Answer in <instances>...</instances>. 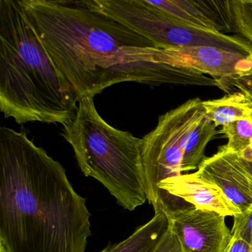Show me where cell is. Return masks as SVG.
<instances>
[{"label":"cell","instance_id":"cell-1","mask_svg":"<svg viewBox=\"0 0 252 252\" xmlns=\"http://www.w3.org/2000/svg\"><path fill=\"white\" fill-rule=\"evenodd\" d=\"M62 76L79 100L117 84L218 87L219 81L163 61L152 41L91 0H20Z\"/></svg>","mask_w":252,"mask_h":252},{"label":"cell","instance_id":"cell-2","mask_svg":"<svg viewBox=\"0 0 252 252\" xmlns=\"http://www.w3.org/2000/svg\"><path fill=\"white\" fill-rule=\"evenodd\" d=\"M91 217L60 162L0 128V252H85Z\"/></svg>","mask_w":252,"mask_h":252},{"label":"cell","instance_id":"cell-3","mask_svg":"<svg viewBox=\"0 0 252 252\" xmlns=\"http://www.w3.org/2000/svg\"><path fill=\"white\" fill-rule=\"evenodd\" d=\"M79 98L56 67L20 0H0V110L19 125L60 124Z\"/></svg>","mask_w":252,"mask_h":252},{"label":"cell","instance_id":"cell-4","mask_svg":"<svg viewBox=\"0 0 252 252\" xmlns=\"http://www.w3.org/2000/svg\"><path fill=\"white\" fill-rule=\"evenodd\" d=\"M63 135L82 173L101 183L118 204L134 211L147 201L142 138L109 125L98 113L94 96L79 100Z\"/></svg>","mask_w":252,"mask_h":252},{"label":"cell","instance_id":"cell-5","mask_svg":"<svg viewBox=\"0 0 252 252\" xmlns=\"http://www.w3.org/2000/svg\"><path fill=\"white\" fill-rule=\"evenodd\" d=\"M91 2L162 49L212 46L252 55V44L241 36L191 27L162 12L149 0H91Z\"/></svg>","mask_w":252,"mask_h":252},{"label":"cell","instance_id":"cell-6","mask_svg":"<svg viewBox=\"0 0 252 252\" xmlns=\"http://www.w3.org/2000/svg\"><path fill=\"white\" fill-rule=\"evenodd\" d=\"M202 100H188L158 118L156 127L142 138L147 200L151 204L158 187L184 174V153L193 127L204 113Z\"/></svg>","mask_w":252,"mask_h":252},{"label":"cell","instance_id":"cell-7","mask_svg":"<svg viewBox=\"0 0 252 252\" xmlns=\"http://www.w3.org/2000/svg\"><path fill=\"white\" fill-rule=\"evenodd\" d=\"M166 217L184 252H223L231 240L225 217L215 212L189 205Z\"/></svg>","mask_w":252,"mask_h":252},{"label":"cell","instance_id":"cell-8","mask_svg":"<svg viewBox=\"0 0 252 252\" xmlns=\"http://www.w3.org/2000/svg\"><path fill=\"white\" fill-rule=\"evenodd\" d=\"M166 64L198 72L215 79H229L252 70V55L212 46L163 50Z\"/></svg>","mask_w":252,"mask_h":252},{"label":"cell","instance_id":"cell-9","mask_svg":"<svg viewBox=\"0 0 252 252\" xmlns=\"http://www.w3.org/2000/svg\"><path fill=\"white\" fill-rule=\"evenodd\" d=\"M197 172L219 187L240 212L252 206V192L249 182L237 164L234 153L225 145L219 147L213 156L205 158Z\"/></svg>","mask_w":252,"mask_h":252},{"label":"cell","instance_id":"cell-10","mask_svg":"<svg viewBox=\"0 0 252 252\" xmlns=\"http://www.w3.org/2000/svg\"><path fill=\"white\" fill-rule=\"evenodd\" d=\"M149 2L162 12L191 27L222 33L232 32L225 1L149 0Z\"/></svg>","mask_w":252,"mask_h":252},{"label":"cell","instance_id":"cell-11","mask_svg":"<svg viewBox=\"0 0 252 252\" xmlns=\"http://www.w3.org/2000/svg\"><path fill=\"white\" fill-rule=\"evenodd\" d=\"M205 115L216 127L252 116V102L243 94L231 93L218 99L202 101Z\"/></svg>","mask_w":252,"mask_h":252},{"label":"cell","instance_id":"cell-12","mask_svg":"<svg viewBox=\"0 0 252 252\" xmlns=\"http://www.w3.org/2000/svg\"><path fill=\"white\" fill-rule=\"evenodd\" d=\"M168 228L166 215L163 212H155L150 220L138 227L127 238L110 245L108 252H152Z\"/></svg>","mask_w":252,"mask_h":252},{"label":"cell","instance_id":"cell-13","mask_svg":"<svg viewBox=\"0 0 252 252\" xmlns=\"http://www.w3.org/2000/svg\"><path fill=\"white\" fill-rule=\"evenodd\" d=\"M219 133L223 134L228 139L225 145L227 149L233 153H240L252 142V116L222 126Z\"/></svg>","mask_w":252,"mask_h":252},{"label":"cell","instance_id":"cell-14","mask_svg":"<svg viewBox=\"0 0 252 252\" xmlns=\"http://www.w3.org/2000/svg\"><path fill=\"white\" fill-rule=\"evenodd\" d=\"M219 81L220 89L228 94L239 92L243 94L252 102V70L235 77L229 79H220Z\"/></svg>","mask_w":252,"mask_h":252},{"label":"cell","instance_id":"cell-15","mask_svg":"<svg viewBox=\"0 0 252 252\" xmlns=\"http://www.w3.org/2000/svg\"><path fill=\"white\" fill-rule=\"evenodd\" d=\"M233 218L234 222L231 230V236L241 239L252 246V206Z\"/></svg>","mask_w":252,"mask_h":252},{"label":"cell","instance_id":"cell-16","mask_svg":"<svg viewBox=\"0 0 252 252\" xmlns=\"http://www.w3.org/2000/svg\"><path fill=\"white\" fill-rule=\"evenodd\" d=\"M234 153L237 164L246 176L252 192V142L240 153Z\"/></svg>","mask_w":252,"mask_h":252},{"label":"cell","instance_id":"cell-17","mask_svg":"<svg viewBox=\"0 0 252 252\" xmlns=\"http://www.w3.org/2000/svg\"><path fill=\"white\" fill-rule=\"evenodd\" d=\"M152 252H184L176 237L170 228H168Z\"/></svg>","mask_w":252,"mask_h":252},{"label":"cell","instance_id":"cell-18","mask_svg":"<svg viewBox=\"0 0 252 252\" xmlns=\"http://www.w3.org/2000/svg\"><path fill=\"white\" fill-rule=\"evenodd\" d=\"M223 252H252V246L244 240L231 236V240Z\"/></svg>","mask_w":252,"mask_h":252},{"label":"cell","instance_id":"cell-19","mask_svg":"<svg viewBox=\"0 0 252 252\" xmlns=\"http://www.w3.org/2000/svg\"><path fill=\"white\" fill-rule=\"evenodd\" d=\"M109 249H110V245L107 246V247L104 248V249H103L102 250L99 252H108Z\"/></svg>","mask_w":252,"mask_h":252}]
</instances>
